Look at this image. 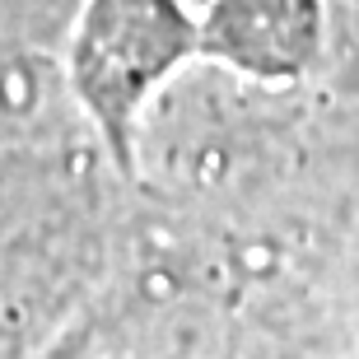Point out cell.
<instances>
[{
  "instance_id": "6da1fadb",
  "label": "cell",
  "mask_w": 359,
  "mask_h": 359,
  "mask_svg": "<svg viewBox=\"0 0 359 359\" xmlns=\"http://www.w3.org/2000/svg\"><path fill=\"white\" fill-rule=\"evenodd\" d=\"M196 56L201 33L187 0H75L61 84L121 173H131L145 112Z\"/></svg>"
},
{
  "instance_id": "7a4b0ae2",
  "label": "cell",
  "mask_w": 359,
  "mask_h": 359,
  "mask_svg": "<svg viewBox=\"0 0 359 359\" xmlns=\"http://www.w3.org/2000/svg\"><path fill=\"white\" fill-rule=\"evenodd\" d=\"M201 56L238 80H294L318 52V0H205Z\"/></svg>"
}]
</instances>
